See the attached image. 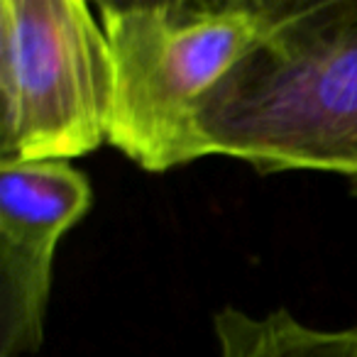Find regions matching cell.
<instances>
[{
  "label": "cell",
  "mask_w": 357,
  "mask_h": 357,
  "mask_svg": "<svg viewBox=\"0 0 357 357\" xmlns=\"http://www.w3.org/2000/svg\"><path fill=\"white\" fill-rule=\"evenodd\" d=\"M211 154L259 174L313 169L357 196V0H287L199 108Z\"/></svg>",
  "instance_id": "cell-1"
},
{
  "label": "cell",
  "mask_w": 357,
  "mask_h": 357,
  "mask_svg": "<svg viewBox=\"0 0 357 357\" xmlns=\"http://www.w3.org/2000/svg\"><path fill=\"white\" fill-rule=\"evenodd\" d=\"M284 8L287 0L98 3L113 61L108 144L152 174L208 157L201 103Z\"/></svg>",
  "instance_id": "cell-2"
},
{
  "label": "cell",
  "mask_w": 357,
  "mask_h": 357,
  "mask_svg": "<svg viewBox=\"0 0 357 357\" xmlns=\"http://www.w3.org/2000/svg\"><path fill=\"white\" fill-rule=\"evenodd\" d=\"M218 357H357V326L313 328L277 308L252 316L238 306L213 313Z\"/></svg>",
  "instance_id": "cell-5"
},
{
  "label": "cell",
  "mask_w": 357,
  "mask_h": 357,
  "mask_svg": "<svg viewBox=\"0 0 357 357\" xmlns=\"http://www.w3.org/2000/svg\"><path fill=\"white\" fill-rule=\"evenodd\" d=\"M91 204V181L69 162L0 167V357L42 347L56 248Z\"/></svg>",
  "instance_id": "cell-4"
},
{
  "label": "cell",
  "mask_w": 357,
  "mask_h": 357,
  "mask_svg": "<svg viewBox=\"0 0 357 357\" xmlns=\"http://www.w3.org/2000/svg\"><path fill=\"white\" fill-rule=\"evenodd\" d=\"M0 167L69 162L108 142L113 61L89 3H0Z\"/></svg>",
  "instance_id": "cell-3"
}]
</instances>
